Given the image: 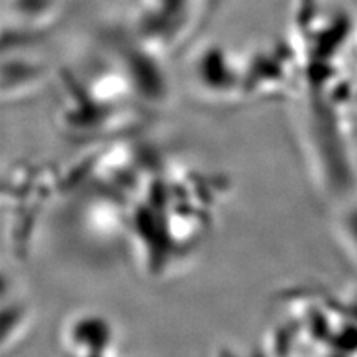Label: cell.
<instances>
[{"mask_svg":"<svg viewBox=\"0 0 357 357\" xmlns=\"http://www.w3.org/2000/svg\"><path fill=\"white\" fill-rule=\"evenodd\" d=\"M203 0H142L136 36L162 54L191 35L199 17Z\"/></svg>","mask_w":357,"mask_h":357,"instance_id":"1","label":"cell"},{"mask_svg":"<svg viewBox=\"0 0 357 357\" xmlns=\"http://www.w3.org/2000/svg\"><path fill=\"white\" fill-rule=\"evenodd\" d=\"M189 75L199 94L215 100L234 97L245 86L244 66L218 43L206 45L194 55Z\"/></svg>","mask_w":357,"mask_h":357,"instance_id":"2","label":"cell"},{"mask_svg":"<svg viewBox=\"0 0 357 357\" xmlns=\"http://www.w3.org/2000/svg\"><path fill=\"white\" fill-rule=\"evenodd\" d=\"M60 0H3V40L10 48H21L29 40L43 35L59 20Z\"/></svg>","mask_w":357,"mask_h":357,"instance_id":"3","label":"cell"},{"mask_svg":"<svg viewBox=\"0 0 357 357\" xmlns=\"http://www.w3.org/2000/svg\"><path fill=\"white\" fill-rule=\"evenodd\" d=\"M9 52L10 57L3 55L2 96L3 100L15 102L38 91L47 79V67L27 55H20L17 50H9Z\"/></svg>","mask_w":357,"mask_h":357,"instance_id":"4","label":"cell"},{"mask_svg":"<svg viewBox=\"0 0 357 357\" xmlns=\"http://www.w3.org/2000/svg\"><path fill=\"white\" fill-rule=\"evenodd\" d=\"M109 323L103 319L85 316L75 319L66 328V347L75 357H88L91 353L105 356L110 353L114 335Z\"/></svg>","mask_w":357,"mask_h":357,"instance_id":"5","label":"cell"}]
</instances>
